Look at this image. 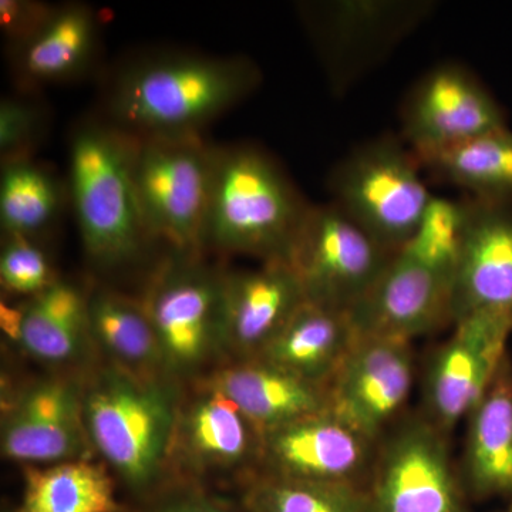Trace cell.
<instances>
[{
	"instance_id": "1",
	"label": "cell",
	"mask_w": 512,
	"mask_h": 512,
	"mask_svg": "<svg viewBox=\"0 0 512 512\" xmlns=\"http://www.w3.org/2000/svg\"><path fill=\"white\" fill-rule=\"evenodd\" d=\"M261 80V69L247 56L144 53L111 70L97 114L134 138L202 136Z\"/></svg>"
},
{
	"instance_id": "2",
	"label": "cell",
	"mask_w": 512,
	"mask_h": 512,
	"mask_svg": "<svg viewBox=\"0 0 512 512\" xmlns=\"http://www.w3.org/2000/svg\"><path fill=\"white\" fill-rule=\"evenodd\" d=\"M183 384L104 362L83 377V420L94 454L146 500L165 485Z\"/></svg>"
},
{
	"instance_id": "3",
	"label": "cell",
	"mask_w": 512,
	"mask_h": 512,
	"mask_svg": "<svg viewBox=\"0 0 512 512\" xmlns=\"http://www.w3.org/2000/svg\"><path fill=\"white\" fill-rule=\"evenodd\" d=\"M311 207L262 148L214 144L202 252L286 261Z\"/></svg>"
},
{
	"instance_id": "4",
	"label": "cell",
	"mask_w": 512,
	"mask_h": 512,
	"mask_svg": "<svg viewBox=\"0 0 512 512\" xmlns=\"http://www.w3.org/2000/svg\"><path fill=\"white\" fill-rule=\"evenodd\" d=\"M133 156L134 138L99 114L70 133V204L84 254L97 271L128 268L156 245L138 207Z\"/></svg>"
},
{
	"instance_id": "5",
	"label": "cell",
	"mask_w": 512,
	"mask_h": 512,
	"mask_svg": "<svg viewBox=\"0 0 512 512\" xmlns=\"http://www.w3.org/2000/svg\"><path fill=\"white\" fill-rule=\"evenodd\" d=\"M224 275V266L208 264L202 252H168L140 298L165 373L181 384L224 357Z\"/></svg>"
},
{
	"instance_id": "6",
	"label": "cell",
	"mask_w": 512,
	"mask_h": 512,
	"mask_svg": "<svg viewBox=\"0 0 512 512\" xmlns=\"http://www.w3.org/2000/svg\"><path fill=\"white\" fill-rule=\"evenodd\" d=\"M421 168L399 138H375L333 168L332 204L384 248L402 251L433 197Z\"/></svg>"
},
{
	"instance_id": "7",
	"label": "cell",
	"mask_w": 512,
	"mask_h": 512,
	"mask_svg": "<svg viewBox=\"0 0 512 512\" xmlns=\"http://www.w3.org/2000/svg\"><path fill=\"white\" fill-rule=\"evenodd\" d=\"M212 150L202 136L134 138V188L154 244L202 252Z\"/></svg>"
},
{
	"instance_id": "8",
	"label": "cell",
	"mask_w": 512,
	"mask_h": 512,
	"mask_svg": "<svg viewBox=\"0 0 512 512\" xmlns=\"http://www.w3.org/2000/svg\"><path fill=\"white\" fill-rule=\"evenodd\" d=\"M394 254L329 202L312 205L285 262L298 276L306 301L349 312Z\"/></svg>"
},
{
	"instance_id": "9",
	"label": "cell",
	"mask_w": 512,
	"mask_h": 512,
	"mask_svg": "<svg viewBox=\"0 0 512 512\" xmlns=\"http://www.w3.org/2000/svg\"><path fill=\"white\" fill-rule=\"evenodd\" d=\"M448 437L417 416L380 441L365 512H471Z\"/></svg>"
},
{
	"instance_id": "10",
	"label": "cell",
	"mask_w": 512,
	"mask_h": 512,
	"mask_svg": "<svg viewBox=\"0 0 512 512\" xmlns=\"http://www.w3.org/2000/svg\"><path fill=\"white\" fill-rule=\"evenodd\" d=\"M431 356L423 380V413L444 436L467 419L490 389L508 353L512 322L471 315Z\"/></svg>"
},
{
	"instance_id": "11",
	"label": "cell",
	"mask_w": 512,
	"mask_h": 512,
	"mask_svg": "<svg viewBox=\"0 0 512 512\" xmlns=\"http://www.w3.org/2000/svg\"><path fill=\"white\" fill-rule=\"evenodd\" d=\"M264 434L237 404L207 384L184 393L175 420L168 471L197 483L202 477L239 474L261 467Z\"/></svg>"
},
{
	"instance_id": "12",
	"label": "cell",
	"mask_w": 512,
	"mask_h": 512,
	"mask_svg": "<svg viewBox=\"0 0 512 512\" xmlns=\"http://www.w3.org/2000/svg\"><path fill=\"white\" fill-rule=\"evenodd\" d=\"M507 127L503 107L463 64L441 63L404 99L402 131L416 156Z\"/></svg>"
},
{
	"instance_id": "13",
	"label": "cell",
	"mask_w": 512,
	"mask_h": 512,
	"mask_svg": "<svg viewBox=\"0 0 512 512\" xmlns=\"http://www.w3.org/2000/svg\"><path fill=\"white\" fill-rule=\"evenodd\" d=\"M2 454L22 467L93 458L83 420V377H46L23 389L3 414Z\"/></svg>"
},
{
	"instance_id": "14",
	"label": "cell",
	"mask_w": 512,
	"mask_h": 512,
	"mask_svg": "<svg viewBox=\"0 0 512 512\" xmlns=\"http://www.w3.org/2000/svg\"><path fill=\"white\" fill-rule=\"evenodd\" d=\"M412 343L356 339L338 372L326 384L328 412L379 444L412 393Z\"/></svg>"
},
{
	"instance_id": "15",
	"label": "cell",
	"mask_w": 512,
	"mask_h": 512,
	"mask_svg": "<svg viewBox=\"0 0 512 512\" xmlns=\"http://www.w3.org/2000/svg\"><path fill=\"white\" fill-rule=\"evenodd\" d=\"M377 448L326 410L264 433L258 473L366 488Z\"/></svg>"
},
{
	"instance_id": "16",
	"label": "cell",
	"mask_w": 512,
	"mask_h": 512,
	"mask_svg": "<svg viewBox=\"0 0 512 512\" xmlns=\"http://www.w3.org/2000/svg\"><path fill=\"white\" fill-rule=\"evenodd\" d=\"M348 316L356 339L412 343L451 323V282L399 251Z\"/></svg>"
},
{
	"instance_id": "17",
	"label": "cell",
	"mask_w": 512,
	"mask_h": 512,
	"mask_svg": "<svg viewBox=\"0 0 512 512\" xmlns=\"http://www.w3.org/2000/svg\"><path fill=\"white\" fill-rule=\"evenodd\" d=\"M471 315L512 322V201L468 197L466 239L451 284V323Z\"/></svg>"
},
{
	"instance_id": "18",
	"label": "cell",
	"mask_w": 512,
	"mask_h": 512,
	"mask_svg": "<svg viewBox=\"0 0 512 512\" xmlns=\"http://www.w3.org/2000/svg\"><path fill=\"white\" fill-rule=\"evenodd\" d=\"M306 302L298 276L285 261L255 269H228L224 275V357L252 359Z\"/></svg>"
},
{
	"instance_id": "19",
	"label": "cell",
	"mask_w": 512,
	"mask_h": 512,
	"mask_svg": "<svg viewBox=\"0 0 512 512\" xmlns=\"http://www.w3.org/2000/svg\"><path fill=\"white\" fill-rule=\"evenodd\" d=\"M100 45L96 10L86 3H62L32 35L8 47L10 69L23 93L76 82L96 66Z\"/></svg>"
},
{
	"instance_id": "20",
	"label": "cell",
	"mask_w": 512,
	"mask_h": 512,
	"mask_svg": "<svg viewBox=\"0 0 512 512\" xmlns=\"http://www.w3.org/2000/svg\"><path fill=\"white\" fill-rule=\"evenodd\" d=\"M2 329L26 355L52 367L76 365L94 348L89 291L59 278L19 309L2 308Z\"/></svg>"
},
{
	"instance_id": "21",
	"label": "cell",
	"mask_w": 512,
	"mask_h": 512,
	"mask_svg": "<svg viewBox=\"0 0 512 512\" xmlns=\"http://www.w3.org/2000/svg\"><path fill=\"white\" fill-rule=\"evenodd\" d=\"M195 382L227 396L262 434L328 410L325 387L306 382L261 357L228 360Z\"/></svg>"
},
{
	"instance_id": "22",
	"label": "cell",
	"mask_w": 512,
	"mask_h": 512,
	"mask_svg": "<svg viewBox=\"0 0 512 512\" xmlns=\"http://www.w3.org/2000/svg\"><path fill=\"white\" fill-rule=\"evenodd\" d=\"M460 480L468 498H500L512 507V360L505 357L490 389L467 417Z\"/></svg>"
},
{
	"instance_id": "23",
	"label": "cell",
	"mask_w": 512,
	"mask_h": 512,
	"mask_svg": "<svg viewBox=\"0 0 512 512\" xmlns=\"http://www.w3.org/2000/svg\"><path fill=\"white\" fill-rule=\"evenodd\" d=\"M355 343L348 312L306 301L258 357L326 387Z\"/></svg>"
},
{
	"instance_id": "24",
	"label": "cell",
	"mask_w": 512,
	"mask_h": 512,
	"mask_svg": "<svg viewBox=\"0 0 512 512\" xmlns=\"http://www.w3.org/2000/svg\"><path fill=\"white\" fill-rule=\"evenodd\" d=\"M89 326L94 348L106 362L136 376H167L156 332L140 299L94 286L89 289Z\"/></svg>"
},
{
	"instance_id": "25",
	"label": "cell",
	"mask_w": 512,
	"mask_h": 512,
	"mask_svg": "<svg viewBox=\"0 0 512 512\" xmlns=\"http://www.w3.org/2000/svg\"><path fill=\"white\" fill-rule=\"evenodd\" d=\"M18 512H127L116 493V477L93 458L23 467Z\"/></svg>"
},
{
	"instance_id": "26",
	"label": "cell",
	"mask_w": 512,
	"mask_h": 512,
	"mask_svg": "<svg viewBox=\"0 0 512 512\" xmlns=\"http://www.w3.org/2000/svg\"><path fill=\"white\" fill-rule=\"evenodd\" d=\"M421 167L471 198L512 201V131L508 127L421 154Z\"/></svg>"
},
{
	"instance_id": "27",
	"label": "cell",
	"mask_w": 512,
	"mask_h": 512,
	"mask_svg": "<svg viewBox=\"0 0 512 512\" xmlns=\"http://www.w3.org/2000/svg\"><path fill=\"white\" fill-rule=\"evenodd\" d=\"M69 187L33 158L2 164L0 227L2 235L39 239L62 217Z\"/></svg>"
},
{
	"instance_id": "28",
	"label": "cell",
	"mask_w": 512,
	"mask_h": 512,
	"mask_svg": "<svg viewBox=\"0 0 512 512\" xmlns=\"http://www.w3.org/2000/svg\"><path fill=\"white\" fill-rule=\"evenodd\" d=\"M311 9L306 20L326 47L383 45L403 33L407 23L417 22L419 5L397 2H332Z\"/></svg>"
},
{
	"instance_id": "29",
	"label": "cell",
	"mask_w": 512,
	"mask_h": 512,
	"mask_svg": "<svg viewBox=\"0 0 512 512\" xmlns=\"http://www.w3.org/2000/svg\"><path fill=\"white\" fill-rule=\"evenodd\" d=\"M241 507L244 512H365L366 488L255 473Z\"/></svg>"
},
{
	"instance_id": "30",
	"label": "cell",
	"mask_w": 512,
	"mask_h": 512,
	"mask_svg": "<svg viewBox=\"0 0 512 512\" xmlns=\"http://www.w3.org/2000/svg\"><path fill=\"white\" fill-rule=\"evenodd\" d=\"M468 225V198H430L413 237L402 249L453 284Z\"/></svg>"
},
{
	"instance_id": "31",
	"label": "cell",
	"mask_w": 512,
	"mask_h": 512,
	"mask_svg": "<svg viewBox=\"0 0 512 512\" xmlns=\"http://www.w3.org/2000/svg\"><path fill=\"white\" fill-rule=\"evenodd\" d=\"M59 279L39 239L3 235L0 282L6 292L35 298Z\"/></svg>"
},
{
	"instance_id": "32",
	"label": "cell",
	"mask_w": 512,
	"mask_h": 512,
	"mask_svg": "<svg viewBox=\"0 0 512 512\" xmlns=\"http://www.w3.org/2000/svg\"><path fill=\"white\" fill-rule=\"evenodd\" d=\"M46 107L32 97L6 96L0 101V160L33 158L49 130Z\"/></svg>"
},
{
	"instance_id": "33",
	"label": "cell",
	"mask_w": 512,
	"mask_h": 512,
	"mask_svg": "<svg viewBox=\"0 0 512 512\" xmlns=\"http://www.w3.org/2000/svg\"><path fill=\"white\" fill-rule=\"evenodd\" d=\"M137 512H244L218 495L205 491L200 484L188 480L167 483L146 498Z\"/></svg>"
},
{
	"instance_id": "34",
	"label": "cell",
	"mask_w": 512,
	"mask_h": 512,
	"mask_svg": "<svg viewBox=\"0 0 512 512\" xmlns=\"http://www.w3.org/2000/svg\"><path fill=\"white\" fill-rule=\"evenodd\" d=\"M49 3L35 0H2L0 2V30L5 36L8 47L18 45L33 32L52 12Z\"/></svg>"
},
{
	"instance_id": "35",
	"label": "cell",
	"mask_w": 512,
	"mask_h": 512,
	"mask_svg": "<svg viewBox=\"0 0 512 512\" xmlns=\"http://www.w3.org/2000/svg\"><path fill=\"white\" fill-rule=\"evenodd\" d=\"M498 512H512V507H505L503 511Z\"/></svg>"
},
{
	"instance_id": "36",
	"label": "cell",
	"mask_w": 512,
	"mask_h": 512,
	"mask_svg": "<svg viewBox=\"0 0 512 512\" xmlns=\"http://www.w3.org/2000/svg\"><path fill=\"white\" fill-rule=\"evenodd\" d=\"M3 512H18V510H6V511H3Z\"/></svg>"
}]
</instances>
